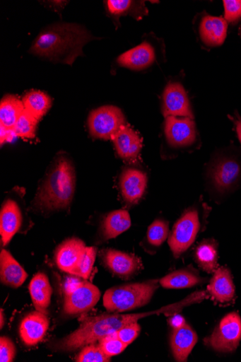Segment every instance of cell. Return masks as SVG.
Masks as SVG:
<instances>
[{
	"label": "cell",
	"mask_w": 241,
	"mask_h": 362,
	"mask_svg": "<svg viewBox=\"0 0 241 362\" xmlns=\"http://www.w3.org/2000/svg\"><path fill=\"white\" fill-rule=\"evenodd\" d=\"M103 262L113 274L124 278L135 274L143 268L139 257L112 249L106 250Z\"/></svg>",
	"instance_id": "14"
},
{
	"label": "cell",
	"mask_w": 241,
	"mask_h": 362,
	"mask_svg": "<svg viewBox=\"0 0 241 362\" xmlns=\"http://www.w3.org/2000/svg\"><path fill=\"white\" fill-rule=\"evenodd\" d=\"M155 59L153 47L144 42L119 57L117 62L127 69L141 71L149 67Z\"/></svg>",
	"instance_id": "18"
},
{
	"label": "cell",
	"mask_w": 241,
	"mask_h": 362,
	"mask_svg": "<svg viewBox=\"0 0 241 362\" xmlns=\"http://www.w3.org/2000/svg\"><path fill=\"white\" fill-rule=\"evenodd\" d=\"M158 286L157 281L129 284L107 290L103 296V306L109 312H125L147 305Z\"/></svg>",
	"instance_id": "4"
},
{
	"label": "cell",
	"mask_w": 241,
	"mask_h": 362,
	"mask_svg": "<svg viewBox=\"0 0 241 362\" xmlns=\"http://www.w3.org/2000/svg\"><path fill=\"white\" fill-rule=\"evenodd\" d=\"M78 362H108L110 357L102 351L99 344H89L83 349L76 358Z\"/></svg>",
	"instance_id": "31"
},
{
	"label": "cell",
	"mask_w": 241,
	"mask_h": 362,
	"mask_svg": "<svg viewBox=\"0 0 241 362\" xmlns=\"http://www.w3.org/2000/svg\"><path fill=\"white\" fill-rule=\"evenodd\" d=\"M235 130L237 135V138L239 139L240 143L241 144V118L238 117L235 120Z\"/></svg>",
	"instance_id": "39"
},
{
	"label": "cell",
	"mask_w": 241,
	"mask_h": 362,
	"mask_svg": "<svg viewBox=\"0 0 241 362\" xmlns=\"http://www.w3.org/2000/svg\"><path fill=\"white\" fill-rule=\"evenodd\" d=\"M165 135L172 147L183 148L192 146L197 136L194 119L173 116L165 117Z\"/></svg>",
	"instance_id": "10"
},
{
	"label": "cell",
	"mask_w": 241,
	"mask_h": 362,
	"mask_svg": "<svg viewBox=\"0 0 241 362\" xmlns=\"http://www.w3.org/2000/svg\"><path fill=\"white\" fill-rule=\"evenodd\" d=\"M76 182L73 164L70 160L61 158L55 163L39 189L34 206L44 211L67 208L74 199Z\"/></svg>",
	"instance_id": "3"
},
{
	"label": "cell",
	"mask_w": 241,
	"mask_h": 362,
	"mask_svg": "<svg viewBox=\"0 0 241 362\" xmlns=\"http://www.w3.org/2000/svg\"><path fill=\"white\" fill-rule=\"evenodd\" d=\"M49 327V320L46 314L40 311L26 315L20 326V336L27 346L40 343L45 337Z\"/></svg>",
	"instance_id": "16"
},
{
	"label": "cell",
	"mask_w": 241,
	"mask_h": 362,
	"mask_svg": "<svg viewBox=\"0 0 241 362\" xmlns=\"http://www.w3.org/2000/svg\"><path fill=\"white\" fill-rule=\"evenodd\" d=\"M141 331V326L137 322L129 323L117 332L118 337L127 346L131 344Z\"/></svg>",
	"instance_id": "34"
},
{
	"label": "cell",
	"mask_w": 241,
	"mask_h": 362,
	"mask_svg": "<svg viewBox=\"0 0 241 362\" xmlns=\"http://www.w3.org/2000/svg\"><path fill=\"white\" fill-rule=\"evenodd\" d=\"M218 245L213 240H205L196 249L195 260L204 272L215 273L218 268Z\"/></svg>",
	"instance_id": "27"
},
{
	"label": "cell",
	"mask_w": 241,
	"mask_h": 362,
	"mask_svg": "<svg viewBox=\"0 0 241 362\" xmlns=\"http://www.w3.org/2000/svg\"><path fill=\"white\" fill-rule=\"evenodd\" d=\"M1 282L12 288H18L25 281L28 274L13 255L6 250L0 255Z\"/></svg>",
	"instance_id": "21"
},
{
	"label": "cell",
	"mask_w": 241,
	"mask_h": 362,
	"mask_svg": "<svg viewBox=\"0 0 241 362\" xmlns=\"http://www.w3.org/2000/svg\"><path fill=\"white\" fill-rule=\"evenodd\" d=\"M24 111L22 100L13 95L5 96L0 104V123L9 130L13 128Z\"/></svg>",
	"instance_id": "26"
},
{
	"label": "cell",
	"mask_w": 241,
	"mask_h": 362,
	"mask_svg": "<svg viewBox=\"0 0 241 362\" xmlns=\"http://www.w3.org/2000/svg\"><path fill=\"white\" fill-rule=\"evenodd\" d=\"M112 141L122 159L135 161L139 158L143 148V140L129 124L122 126Z\"/></svg>",
	"instance_id": "15"
},
{
	"label": "cell",
	"mask_w": 241,
	"mask_h": 362,
	"mask_svg": "<svg viewBox=\"0 0 241 362\" xmlns=\"http://www.w3.org/2000/svg\"><path fill=\"white\" fill-rule=\"evenodd\" d=\"M206 179L210 187L218 193L228 192L241 179V163L232 157L216 158L209 166Z\"/></svg>",
	"instance_id": "6"
},
{
	"label": "cell",
	"mask_w": 241,
	"mask_h": 362,
	"mask_svg": "<svg viewBox=\"0 0 241 362\" xmlns=\"http://www.w3.org/2000/svg\"><path fill=\"white\" fill-rule=\"evenodd\" d=\"M1 127V139H0V142H1V146L4 145V144L12 140L13 136H14L13 132L11 130H9L6 127L0 125Z\"/></svg>",
	"instance_id": "38"
},
{
	"label": "cell",
	"mask_w": 241,
	"mask_h": 362,
	"mask_svg": "<svg viewBox=\"0 0 241 362\" xmlns=\"http://www.w3.org/2000/svg\"><path fill=\"white\" fill-rule=\"evenodd\" d=\"M93 39L81 25L58 23L41 32L30 52L52 62L73 65L76 58L83 54V47Z\"/></svg>",
	"instance_id": "2"
},
{
	"label": "cell",
	"mask_w": 241,
	"mask_h": 362,
	"mask_svg": "<svg viewBox=\"0 0 241 362\" xmlns=\"http://www.w3.org/2000/svg\"><path fill=\"white\" fill-rule=\"evenodd\" d=\"M96 257V249L87 247L78 272V277L87 280L92 272Z\"/></svg>",
	"instance_id": "33"
},
{
	"label": "cell",
	"mask_w": 241,
	"mask_h": 362,
	"mask_svg": "<svg viewBox=\"0 0 241 362\" xmlns=\"http://www.w3.org/2000/svg\"><path fill=\"white\" fill-rule=\"evenodd\" d=\"M24 110L40 121L48 112L52 105L51 98L40 90L27 93L22 100Z\"/></svg>",
	"instance_id": "25"
},
{
	"label": "cell",
	"mask_w": 241,
	"mask_h": 362,
	"mask_svg": "<svg viewBox=\"0 0 241 362\" xmlns=\"http://www.w3.org/2000/svg\"><path fill=\"white\" fill-rule=\"evenodd\" d=\"M148 185L147 175L136 169L124 170L119 179L123 199L129 204H136L142 199Z\"/></svg>",
	"instance_id": "13"
},
{
	"label": "cell",
	"mask_w": 241,
	"mask_h": 362,
	"mask_svg": "<svg viewBox=\"0 0 241 362\" xmlns=\"http://www.w3.org/2000/svg\"><path fill=\"white\" fill-rule=\"evenodd\" d=\"M131 218L126 210H117L111 212L102 224V236L103 240H109L116 238L126 232L131 226Z\"/></svg>",
	"instance_id": "24"
},
{
	"label": "cell",
	"mask_w": 241,
	"mask_h": 362,
	"mask_svg": "<svg viewBox=\"0 0 241 362\" xmlns=\"http://www.w3.org/2000/svg\"><path fill=\"white\" fill-rule=\"evenodd\" d=\"M163 114L165 117H189L194 119L187 93L180 83H170L163 94Z\"/></svg>",
	"instance_id": "11"
},
{
	"label": "cell",
	"mask_w": 241,
	"mask_h": 362,
	"mask_svg": "<svg viewBox=\"0 0 241 362\" xmlns=\"http://www.w3.org/2000/svg\"><path fill=\"white\" fill-rule=\"evenodd\" d=\"M22 219L20 209L15 202L8 200L4 203L0 214V233L4 245H7L18 232Z\"/></svg>",
	"instance_id": "20"
},
{
	"label": "cell",
	"mask_w": 241,
	"mask_h": 362,
	"mask_svg": "<svg viewBox=\"0 0 241 362\" xmlns=\"http://www.w3.org/2000/svg\"><path fill=\"white\" fill-rule=\"evenodd\" d=\"M16 355V347L14 343L8 337L0 339V361L11 362Z\"/></svg>",
	"instance_id": "37"
},
{
	"label": "cell",
	"mask_w": 241,
	"mask_h": 362,
	"mask_svg": "<svg viewBox=\"0 0 241 362\" xmlns=\"http://www.w3.org/2000/svg\"><path fill=\"white\" fill-rule=\"evenodd\" d=\"M241 340V319L237 313L225 316L205 344L220 352H231Z\"/></svg>",
	"instance_id": "8"
},
{
	"label": "cell",
	"mask_w": 241,
	"mask_h": 362,
	"mask_svg": "<svg viewBox=\"0 0 241 362\" xmlns=\"http://www.w3.org/2000/svg\"><path fill=\"white\" fill-rule=\"evenodd\" d=\"M102 351L108 356L121 354L127 346L117 336V333L103 337L99 341Z\"/></svg>",
	"instance_id": "32"
},
{
	"label": "cell",
	"mask_w": 241,
	"mask_h": 362,
	"mask_svg": "<svg viewBox=\"0 0 241 362\" xmlns=\"http://www.w3.org/2000/svg\"><path fill=\"white\" fill-rule=\"evenodd\" d=\"M159 282L165 288H186L200 284L201 280L188 270H180L165 276Z\"/></svg>",
	"instance_id": "28"
},
{
	"label": "cell",
	"mask_w": 241,
	"mask_h": 362,
	"mask_svg": "<svg viewBox=\"0 0 241 362\" xmlns=\"http://www.w3.org/2000/svg\"><path fill=\"white\" fill-rule=\"evenodd\" d=\"M0 317H1V328H3L4 326V322H5L4 314L3 310H1V314H0Z\"/></svg>",
	"instance_id": "40"
},
{
	"label": "cell",
	"mask_w": 241,
	"mask_h": 362,
	"mask_svg": "<svg viewBox=\"0 0 241 362\" xmlns=\"http://www.w3.org/2000/svg\"><path fill=\"white\" fill-rule=\"evenodd\" d=\"M38 122L37 119L24 110L13 128V132L15 136L33 139L35 137Z\"/></svg>",
	"instance_id": "29"
},
{
	"label": "cell",
	"mask_w": 241,
	"mask_h": 362,
	"mask_svg": "<svg viewBox=\"0 0 241 362\" xmlns=\"http://www.w3.org/2000/svg\"><path fill=\"white\" fill-rule=\"evenodd\" d=\"M214 300L220 303H230L234 298L235 286L230 272L224 267L217 269L208 286Z\"/></svg>",
	"instance_id": "22"
},
{
	"label": "cell",
	"mask_w": 241,
	"mask_h": 362,
	"mask_svg": "<svg viewBox=\"0 0 241 362\" xmlns=\"http://www.w3.org/2000/svg\"><path fill=\"white\" fill-rule=\"evenodd\" d=\"M86 247L85 243L78 238L68 239L63 242L55 253L58 268L66 274L77 276Z\"/></svg>",
	"instance_id": "12"
},
{
	"label": "cell",
	"mask_w": 241,
	"mask_h": 362,
	"mask_svg": "<svg viewBox=\"0 0 241 362\" xmlns=\"http://www.w3.org/2000/svg\"><path fill=\"white\" fill-rule=\"evenodd\" d=\"M168 233V223L163 220H156L148 228V242L151 245L159 247L166 240Z\"/></svg>",
	"instance_id": "30"
},
{
	"label": "cell",
	"mask_w": 241,
	"mask_h": 362,
	"mask_svg": "<svg viewBox=\"0 0 241 362\" xmlns=\"http://www.w3.org/2000/svg\"><path fill=\"white\" fill-rule=\"evenodd\" d=\"M225 20L234 23L241 18V0H225Z\"/></svg>",
	"instance_id": "35"
},
{
	"label": "cell",
	"mask_w": 241,
	"mask_h": 362,
	"mask_svg": "<svg viewBox=\"0 0 241 362\" xmlns=\"http://www.w3.org/2000/svg\"><path fill=\"white\" fill-rule=\"evenodd\" d=\"M203 300V293L198 291L191 294L180 303L164 307L156 311L131 315L103 314L89 317L83 321L76 331L59 341L55 344V349L62 351H73L117 333L124 326L137 322L140 319L161 313H175L187 306L200 303Z\"/></svg>",
	"instance_id": "1"
},
{
	"label": "cell",
	"mask_w": 241,
	"mask_h": 362,
	"mask_svg": "<svg viewBox=\"0 0 241 362\" xmlns=\"http://www.w3.org/2000/svg\"><path fill=\"white\" fill-rule=\"evenodd\" d=\"M136 2L129 0H110L107 6L110 13L113 16H122L127 14L134 8Z\"/></svg>",
	"instance_id": "36"
},
{
	"label": "cell",
	"mask_w": 241,
	"mask_h": 362,
	"mask_svg": "<svg viewBox=\"0 0 241 362\" xmlns=\"http://www.w3.org/2000/svg\"><path fill=\"white\" fill-rule=\"evenodd\" d=\"M28 289L34 307L47 315L52 295V288L47 275L38 273L32 279Z\"/></svg>",
	"instance_id": "23"
},
{
	"label": "cell",
	"mask_w": 241,
	"mask_h": 362,
	"mask_svg": "<svg viewBox=\"0 0 241 362\" xmlns=\"http://www.w3.org/2000/svg\"><path fill=\"white\" fill-rule=\"evenodd\" d=\"M100 291L93 284L83 281L75 288L66 292L64 311L67 315H78L91 308L98 303Z\"/></svg>",
	"instance_id": "9"
},
{
	"label": "cell",
	"mask_w": 241,
	"mask_h": 362,
	"mask_svg": "<svg viewBox=\"0 0 241 362\" xmlns=\"http://www.w3.org/2000/svg\"><path fill=\"white\" fill-rule=\"evenodd\" d=\"M196 342V334L187 323L174 328L170 345L176 360L186 361Z\"/></svg>",
	"instance_id": "19"
},
{
	"label": "cell",
	"mask_w": 241,
	"mask_h": 362,
	"mask_svg": "<svg viewBox=\"0 0 241 362\" xmlns=\"http://www.w3.org/2000/svg\"><path fill=\"white\" fill-rule=\"evenodd\" d=\"M126 120L122 110L114 106H105L93 110L88 117L91 136L95 139L112 140Z\"/></svg>",
	"instance_id": "7"
},
{
	"label": "cell",
	"mask_w": 241,
	"mask_h": 362,
	"mask_svg": "<svg viewBox=\"0 0 241 362\" xmlns=\"http://www.w3.org/2000/svg\"><path fill=\"white\" fill-rule=\"evenodd\" d=\"M201 228L199 211L187 210L175 223L168 238L170 248L176 257L185 252L194 243Z\"/></svg>",
	"instance_id": "5"
},
{
	"label": "cell",
	"mask_w": 241,
	"mask_h": 362,
	"mask_svg": "<svg viewBox=\"0 0 241 362\" xmlns=\"http://www.w3.org/2000/svg\"><path fill=\"white\" fill-rule=\"evenodd\" d=\"M228 22L221 17L204 16L199 25L201 41L208 47L222 45L226 38Z\"/></svg>",
	"instance_id": "17"
}]
</instances>
